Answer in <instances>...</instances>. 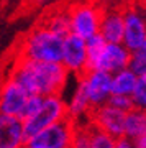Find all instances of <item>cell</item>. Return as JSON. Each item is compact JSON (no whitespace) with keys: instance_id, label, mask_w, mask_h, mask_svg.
<instances>
[{"instance_id":"obj_1","label":"cell","mask_w":146,"mask_h":148,"mask_svg":"<svg viewBox=\"0 0 146 148\" xmlns=\"http://www.w3.org/2000/svg\"><path fill=\"white\" fill-rule=\"evenodd\" d=\"M8 76H12L28 94L51 95L63 94L71 74L61 63L35 61L15 56Z\"/></svg>"},{"instance_id":"obj_2","label":"cell","mask_w":146,"mask_h":148,"mask_svg":"<svg viewBox=\"0 0 146 148\" xmlns=\"http://www.w3.org/2000/svg\"><path fill=\"white\" fill-rule=\"evenodd\" d=\"M61 49H63V36L56 35L46 25L40 23L38 27L30 30L21 40L16 56L35 59V61L59 63Z\"/></svg>"},{"instance_id":"obj_3","label":"cell","mask_w":146,"mask_h":148,"mask_svg":"<svg viewBox=\"0 0 146 148\" xmlns=\"http://www.w3.org/2000/svg\"><path fill=\"white\" fill-rule=\"evenodd\" d=\"M66 101L61 94L43 95V101L36 110L30 117L23 119V130H25L26 140H30L33 135H36L40 130L51 125L54 122L66 119Z\"/></svg>"},{"instance_id":"obj_4","label":"cell","mask_w":146,"mask_h":148,"mask_svg":"<svg viewBox=\"0 0 146 148\" xmlns=\"http://www.w3.org/2000/svg\"><path fill=\"white\" fill-rule=\"evenodd\" d=\"M71 33L89 40L99 33V23L102 10L92 2H76L68 8Z\"/></svg>"},{"instance_id":"obj_5","label":"cell","mask_w":146,"mask_h":148,"mask_svg":"<svg viewBox=\"0 0 146 148\" xmlns=\"http://www.w3.org/2000/svg\"><path fill=\"white\" fill-rule=\"evenodd\" d=\"M121 43L128 51L146 49V20L140 5H131L123 12V38Z\"/></svg>"},{"instance_id":"obj_6","label":"cell","mask_w":146,"mask_h":148,"mask_svg":"<svg viewBox=\"0 0 146 148\" xmlns=\"http://www.w3.org/2000/svg\"><path fill=\"white\" fill-rule=\"evenodd\" d=\"M77 82L82 86L92 109L105 104L112 95V74L105 71L87 69L84 74L77 76Z\"/></svg>"},{"instance_id":"obj_7","label":"cell","mask_w":146,"mask_h":148,"mask_svg":"<svg viewBox=\"0 0 146 148\" xmlns=\"http://www.w3.org/2000/svg\"><path fill=\"white\" fill-rule=\"evenodd\" d=\"M74 132V122L71 119H63L44 127L43 130L33 135L26 143L38 148H71Z\"/></svg>"},{"instance_id":"obj_8","label":"cell","mask_w":146,"mask_h":148,"mask_svg":"<svg viewBox=\"0 0 146 148\" xmlns=\"http://www.w3.org/2000/svg\"><path fill=\"white\" fill-rule=\"evenodd\" d=\"M64 69L72 76H81L87 71V48L85 40L69 33L63 38V49H61V61Z\"/></svg>"},{"instance_id":"obj_9","label":"cell","mask_w":146,"mask_h":148,"mask_svg":"<svg viewBox=\"0 0 146 148\" xmlns=\"http://www.w3.org/2000/svg\"><path fill=\"white\" fill-rule=\"evenodd\" d=\"M130 51L123 43H105L94 59H90L87 69H99L108 74H113L128 66Z\"/></svg>"},{"instance_id":"obj_10","label":"cell","mask_w":146,"mask_h":148,"mask_svg":"<svg viewBox=\"0 0 146 148\" xmlns=\"http://www.w3.org/2000/svg\"><path fill=\"white\" fill-rule=\"evenodd\" d=\"M89 122L99 130L112 135L113 138L123 137V122L125 112L105 102L99 107H94L89 114Z\"/></svg>"},{"instance_id":"obj_11","label":"cell","mask_w":146,"mask_h":148,"mask_svg":"<svg viewBox=\"0 0 146 148\" xmlns=\"http://www.w3.org/2000/svg\"><path fill=\"white\" fill-rule=\"evenodd\" d=\"M28 95L30 94L12 76L7 74L0 82V112L21 119Z\"/></svg>"},{"instance_id":"obj_12","label":"cell","mask_w":146,"mask_h":148,"mask_svg":"<svg viewBox=\"0 0 146 148\" xmlns=\"http://www.w3.org/2000/svg\"><path fill=\"white\" fill-rule=\"evenodd\" d=\"M26 142L23 120L0 112V148H23Z\"/></svg>"},{"instance_id":"obj_13","label":"cell","mask_w":146,"mask_h":148,"mask_svg":"<svg viewBox=\"0 0 146 148\" xmlns=\"http://www.w3.org/2000/svg\"><path fill=\"white\" fill-rule=\"evenodd\" d=\"M99 35L107 43H121L123 38V12L118 8L104 10L100 15Z\"/></svg>"},{"instance_id":"obj_14","label":"cell","mask_w":146,"mask_h":148,"mask_svg":"<svg viewBox=\"0 0 146 148\" xmlns=\"http://www.w3.org/2000/svg\"><path fill=\"white\" fill-rule=\"evenodd\" d=\"M92 110L90 107V102L87 99V95L84 92L82 86L76 84L72 94L69 97V101H66V114H68V119H71L72 122H81V120H87L89 119V114Z\"/></svg>"},{"instance_id":"obj_15","label":"cell","mask_w":146,"mask_h":148,"mask_svg":"<svg viewBox=\"0 0 146 148\" xmlns=\"http://www.w3.org/2000/svg\"><path fill=\"white\" fill-rule=\"evenodd\" d=\"M146 135V114L145 109H130L125 112V122H123V137L135 140V138Z\"/></svg>"},{"instance_id":"obj_16","label":"cell","mask_w":146,"mask_h":148,"mask_svg":"<svg viewBox=\"0 0 146 148\" xmlns=\"http://www.w3.org/2000/svg\"><path fill=\"white\" fill-rule=\"evenodd\" d=\"M135 73H131L128 68H123L120 71L112 74V94L117 95H130L136 82Z\"/></svg>"},{"instance_id":"obj_17","label":"cell","mask_w":146,"mask_h":148,"mask_svg":"<svg viewBox=\"0 0 146 148\" xmlns=\"http://www.w3.org/2000/svg\"><path fill=\"white\" fill-rule=\"evenodd\" d=\"M43 25H46L51 32H54L56 35L59 36H66L71 33V28H69V13H68V8H64V10H54L51 12L49 15L44 18L43 21Z\"/></svg>"},{"instance_id":"obj_18","label":"cell","mask_w":146,"mask_h":148,"mask_svg":"<svg viewBox=\"0 0 146 148\" xmlns=\"http://www.w3.org/2000/svg\"><path fill=\"white\" fill-rule=\"evenodd\" d=\"M117 138L99 130L97 127H90V148H115Z\"/></svg>"},{"instance_id":"obj_19","label":"cell","mask_w":146,"mask_h":148,"mask_svg":"<svg viewBox=\"0 0 146 148\" xmlns=\"http://www.w3.org/2000/svg\"><path fill=\"white\" fill-rule=\"evenodd\" d=\"M130 99L133 102V107L145 109L146 107V76H138L135 82V87L131 90Z\"/></svg>"},{"instance_id":"obj_20","label":"cell","mask_w":146,"mask_h":148,"mask_svg":"<svg viewBox=\"0 0 146 148\" xmlns=\"http://www.w3.org/2000/svg\"><path fill=\"white\" fill-rule=\"evenodd\" d=\"M126 68L130 69L131 73H135L136 76H146V49L131 51Z\"/></svg>"},{"instance_id":"obj_21","label":"cell","mask_w":146,"mask_h":148,"mask_svg":"<svg viewBox=\"0 0 146 148\" xmlns=\"http://www.w3.org/2000/svg\"><path fill=\"white\" fill-rule=\"evenodd\" d=\"M108 104H112L113 107H117V109H120V110L123 112H128L130 109H133V102H131L130 95H117V94H112L110 95Z\"/></svg>"},{"instance_id":"obj_22","label":"cell","mask_w":146,"mask_h":148,"mask_svg":"<svg viewBox=\"0 0 146 148\" xmlns=\"http://www.w3.org/2000/svg\"><path fill=\"white\" fill-rule=\"evenodd\" d=\"M115 148H136V147L133 143V140H130L126 137H120V138H117V142H115Z\"/></svg>"},{"instance_id":"obj_23","label":"cell","mask_w":146,"mask_h":148,"mask_svg":"<svg viewBox=\"0 0 146 148\" xmlns=\"http://www.w3.org/2000/svg\"><path fill=\"white\" fill-rule=\"evenodd\" d=\"M133 143H135L136 148H146V135H141V137L135 138Z\"/></svg>"},{"instance_id":"obj_24","label":"cell","mask_w":146,"mask_h":148,"mask_svg":"<svg viewBox=\"0 0 146 148\" xmlns=\"http://www.w3.org/2000/svg\"><path fill=\"white\" fill-rule=\"evenodd\" d=\"M35 2H36L38 5H40V3H44V2H49V0H35Z\"/></svg>"},{"instance_id":"obj_25","label":"cell","mask_w":146,"mask_h":148,"mask_svg":"<svg viewBox=\"0 0 146 148\" xmlns=\"http://www.w3.org/2000/svg\"><path fill=\"white\" fill-rule=\"evenodd\" d=\"M23 148H38V147H33V145H30V143H26V145H25Z\"/></svg>"}]
</instances>
